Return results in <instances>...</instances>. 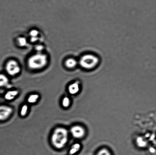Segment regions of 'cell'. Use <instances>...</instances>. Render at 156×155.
<instances>
[{
    "label": "cell",
    "mask_w": 156,
    "mask_h": 155,
    "mask_svg": "<svg viewBox=\"0 0 156 155\" xmlns=\"http://www.w3.org/2000/svg\"><path fill=\"white\" fill-rule=\"evenodd\" d=\"M69 140V132L65 127H58L51 133L50 141L55 148L62 150L67 145Z\"/></svg>",
    "instance_id": "obj_1"
},
{
    "label": "cell",
    "mask_w": 156,
    "mask_h": 155,
    "mask_svg": "<svg viewBox=\"0 0 156 155\" xmlns=\"http://www.w3.org/2000/svg\"><path fill=\"white\" fill-rule=\"evenodd\" d=\"M48 62V57L46 54L43 53L36 52L29 58L27 64L30 69L39 70L45 67Z\"/></svg>",
    "instance_id": "obj_2"
},
{
    "label": "cell",
    "mask_w": 156,
    "mask_h": 155,
    "mask_svg": "<svg viewBox=\"0 0 156 155\" xmlns=\"http://www.w3.org/2000/svg\"><path fill=\"white\" fill-rule=\"evenodd\" d=\"M98 57L94 55L87 54L83 56L80 59L79 63L81 67L85 69H94L98 65Z\"/></svg>",
    "instance_id": "obj_3"
},
{
    "label": "cell",
    "mask_w": 156,
    "mask_h": 155,
    "mask_svg": "<svg viewBox=\"0 0 156 155\" xmlns=\"http://www.w3.org/2000/svg\"><path fill=\"white\" fill-rule=\"evenodd\" d=\"M6 71L9 75L14 76L18 75L21 71L20 66L15 60H10L6 65Z\"/></svg>",
    "instance_id": "obj_4"
},
{
    "label": "cell",
    "mask_w": 156,
    "mask_h": 155,
    "mask_svg": "<svg viewBox=\"0 0 156 155\" xmlns=\"http://www.w3.org/2000/svg\"><path fill=\"white\" fill-rule=\"evenodd\" d=\"M14 109L11 106L5 105L0 106V121L9 119L13 113Z\"/></svg>",
    "instance_id": "obj_5"
},
{
    "label": "cell",
    "mask_w": 156,
    "mask_h": 155,
    "mask_svg": "<svg viewBox=\"0 0 156 155\" xmlns=\"http://www.w3.org/2000/svg\"><path fill=\"white\" fill-rule=\"evenodd\" d=\"M70 133L73 137L76 139H80L85 135V130L80 126H75L70 129Z\"/></svg>",
    "instance_id": "obj_6"
},
{
    "label": "cell",
    "mask_w": 156,
    "mask_h": 155,
    "mask_svg": "<svg viewBox=\"0 0 156 155\" xmlns=\"http://www.w3.org/2000/svg\"><path fill=\"white\" fill-rule=\"evenodd\" d=\"M20 91L13 89L7 91L4 95V98L8 101H11L15 99L19 95Z\"/></svg>",
    "instance_id": "obj_7"
},
{
    "label": "cell",
    "mask_w": 156,
    "mask_h": 155,
    "mask_svg": "<svg viewBox=\"0 0 156 155\" xmlns=\"http://www.w3.org/2000/svg\"><path fill=\"white\" fill-rule=\"evenodd\" d=\"M68 92L72 95L77 94L80 90V86L79 82L76 81L71 83L68 87Z\"/></svg>",
    "instance_id": "obj_8"
},
{
    "label": "cell",
    "mask_w": 156,
    "mask_h": 155,
    "mask_svg": "<svg viewBox=\"0 0 156 155\" xmlns=\"http://www.w3.org/2000/svg\"><path fill=\"white\" fill-rule=\"evenodd\" d=\"M40 33L39 30L37 29H33L30 30L29 35L30 40L31 42H37L39 40V35Z\"/></svg>",
    "instance_id": "obj_9"
},
{
    "label": "cell",
    "mask_w": 156,
    "mask_h": 155,
    "mask_svg": "<svg viewBox=\"0 0 156 155\" xmlns=\"http://www.w3.org/2000/svg\"><path fill=\"white\" fill-rule=\"evenodd\" d=\"M40 95L37 93L30 94L27 97V101L29 104H33L37 103L40 98Z\"/></svg>",
    "instance_id": "obj_10"
},
{
    "label": "cell",
    "mask_w": 156,
    "mask_h": 155,
    "mask_svg": "<svg viewBox=\"0 0 156 155\" xmlns=\"http://www.w3.org/2000/svg\"><path fill=\"white\" fill-rule=\"evenodd\" d=\"M9 79L5 74H0V87H5L9 84Z\"/></svg>",
    "instance_id": "obj_11"
},
{
    "label": "cell",
    "mask_w": 156,
    "mask_h": 155,
    "mask_svg": "<svg viewBox=\"0 0 156 155\" xmlns=\"http://www.w3.org/2000/svg\"><path fill=\"white\" fill-rule=\"evenodd\" d=\"M77 64V61L75 59L73 58L67 59L65 62V66L69 69H73L75 68Z\"/></svg>",
    "instance_id": "obj_12"
},
{
    "label": "cell",
    "mask_w": 156,
    "mask_h": 155,
    "mask_svg": "<svg viewBox=\"0 0 156 155\" xmlns=\"http://www.w3.org/2000/svg\"><path fill=\"white\" fill-rule=\"evenodd\" d=\"M136 144L137 146L140 148H144L147 145V142L143 137H138L136 139Z\"/></svg>",
    "instance_id": "obj_13"
},
{
    "label": "cell",
    "mask_w": 156,
    "mask_h": 155,
    "mask_svg": "<svg viewBox=\"0 0 156 155\" xmlns=\"http://www.w3.org/2000/svg\"><path fill=\"white\" fill-rule=\"evenodd\" d=\"M29 107L28 105L24 104L21 106L20 110V115L21 117H25L28 113Z\"/></svg>",
    "instance_id": "obj_14"
},
{
    "label": "cell",
    "mask_w": 156,
    "mask_h": 155,
    "mask_svg": "<svg viewBox=\"0 0 156 155\" xmlns=\"http://www.w3.org/2000/svg\"><path fill=\"white\" fill-rule=\"evenodd\" d=\"M80 148V145L79 143L74 144L70 148L69 153L70 155H73L76 154L79 151Z\"/></svg>",
    "instance_id": "obj_15"
},
{
    "label": "cell",
    "mask_w": 156,
    "mask_h": 155,
    "mask_svg": "<svg viewBox=\"0 0 156 155\" xmlns=\"http://www.w3.org/2000/svg\"><path fill=\"white\" fill-rule=\"evenodd\" d=\"M17 42L18 45L21 47H26L28 45V41L25 37H20L18 38Z\"/></svg>",
    "instance_id": "obj_16"
},
{
    "label": "cell",
    "mask_w": 156,
    "mask_h": 155,
    "mask_svg": "<svg viewBox=\"0 0 156 155\" xmlns=\"http://www.w3.org/2000/svg\"><path fill=\"white\" fill-rule=\"evenodd\" d=\"M71 101L69 97L67 96H64L62 99V107L65 108H67L69 107L71 105Z\"/></svg>",
    "instance_id": "obj_17"
},
{
    "label": "cell",
    "mask_w": 156,
    "mask_h": 155,
    "mask_svg": "<svg viewBox=\"0 0 156 155\" xmlns=\"http://www.w3.org/2000/svg\"><path fill=\"white\" fill-rule=\"evenodd\" d=\"M35 49L37 52H36L43 53L42 52L45 49V47L43 45L39 44V45H36V47H35Z\"/></svg>",
    "instance_id": "obj_18"
},
{
    "label": "cell",
    "mask_w": 156,
    "mask_h": 155,
    "mask_svg": "<svg viewBox=\"0 0 156 155\" xmlns=\"http://www.w3.org/2000/svg\"><path fill=\"white\" fill-rule=\"evenodd\" d=\"M97 155H111L108 150L106 149H102L98 153Z\"/></svg>",
    "instance_id": "obj_19"
},
{
    "label": "cell",
    "mask_w": 156,
    "mask_h": 155,
    "mask_svg": "<svg viewBox=\"0 0 156 155\" xmlns=\"http://www.w3.org/2000/svg\"><path fill=\"white\" fill-rule=\"evenodd\" d=\"M150 151L151 153H155V150L154 148H151L150 149Z\"/></svg>",
    "instance_id": "obj_20"
}]
</instances>
